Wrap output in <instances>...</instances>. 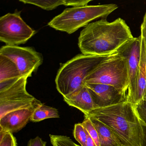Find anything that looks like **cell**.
<instances>
[{
  "label": "cell",
  "instance_id": "cell-12",
  "mask_svg": "<svg viewBox=\"0 0 146 146\" xmlns=\"http://www.w3.org/2000/svg\"><path fill=\"white\" fill-rule=\"evenodd\" d=\"M64 100L69 106L79 109L84 115L94 109L93 99L85 85L76 93L64 97Z\"/></svg>",
  "mask_w": 146,
  "mask_h": 146
},
{
  "label": "cell",
  "instance_id": "cell-6",
  "mask_svg": "<svg viewBox=\"0 0 146 146\" xmlns=\"http://www.w3.org/2000/svg\"><path fill=\"white\" fill-rule=\"evenodd\" d=\"M27 79L22 77L0 88V118L11 112L29 108L39 101L26 90Z\"/></svg>",
  "mask_w": 146,
  "mask_h": 146
},
{
  "label": "cell",
  "instance_id": "cell-26",
  "mask_svg": "<svg viewBox=\"0 0 146 146\" xmlns=\"http://www.w3.org/2000/svg\"><path fill=\"white\" fill-rule=\"evenodd\" d=\"M87 135V142H86V146H97L95 143L94 141L91 138V137L89 135L88 131L86 130Z\"/></svg>",
  "mask_w": 146,
  "mask_h": 146
},
{
  "label": "cell",
  "instance_id": "cell-13",
  "mask_svg": "<svg viewBox=\"0 0 146 146\" xmlns=\"http://www.w3.org/2000/svg\"><path fill=\"white\" fill-rule=\"evenodd\" d=\"M146 95V48L144 40L141 37L140 64L137 76V89L134 108L144 100Z\"/></svg>",
  "mask_w": 146,
  "mask_h": 146
},
{
  "label": "cell",
  "instance_id": "cell-2",
  "mask_svg": "<svg viewBox=\"0 0 146 146\" xmlns=\"http://www.w3.org/2000/svg\"><path fill=\"white\" fill-rule=\"evenodd\" d=\"M84 117L94 118L103 123L121 146H141L143 133L141 121L134 107L127 100L94 109Z\"/></svg>",
  "mask_w": 146,
  "mask_h": 146
},
{
  "label": "cell",
  "instance_id": "cell-24",
  "mask_svg": "<svg viewBox=\"0 0 146 146\" xmlns=\"http://www.w3.org/2000/svg\"><path fill=\"white\" fill-rule=\"evenodd\" d=\"M141 36L143 39L146 48V12L143 17V21L141 25Z\"/></svg>",
  "mask_w": 146,
  "mask_h": 146
},
{
  "label": "cell",
  "instance_id": "cell-11",
  "mask_svg": "<svg viewBox=\"0 0 146 146\" xmlns=\"http://www.w3.org/2000/svg\"><path fill=\"white\" fill-rule=\"evenodd\" d=\"M42 103L39 101L35 105L28 108L19 109L8 113L0 118V130L18 132L31 120L35 110Z\"/></svg>",
  "mask_w": 146,
  "mask_h": 146
},
{
  "label": "cell",
  "instance_id": "cell-3",
  "mask_svg": "<svg viewBox=\"0 0 146 146\" xmlns=\"http://www.w3.org/2000/svg\"><path fill=\"white\" fill-rule=\"evenodd\" d=\"M108 56L81 54L63 64L55 79L58 91L64 97L78 91L85 85L87 77Z\"/></svg>",
  "mask_w": 146,
  "mask_h": 146
},
{
  "label": "cell",
  "instance_id": "cell-15",
  "mask_svg": "<svg viewBox=\"0 0 146 146\" xmlns=\"http://www.w3.org/2000/svg\"><path fill=\"white\" fill-rule=\"evenodd\" d=\"M24 4H31L36 6L46 11H51L59 6H70L73 7L88 5L91 0H57V1H38V0H20Z\"/></svg>",
  "mask_w": 146,
  "mask_h": 146
},
{
  "label": "cell",
  "instance_id": "cell-9",
  "mask_svg": "<svg viewBox=\"0 0 146 146\" xmlns=\"http://www.w3.org/2000/svg\"><path fill=\"white\" fill-rule=\"evenodd\" d=\"M141 35L134 37L122 46L117 52L127 58L128 60L129 85L126 100L134 107L137 89V76L141 55Z\"/></svg>",
  "mask_w": 146,
  "mask_h": 146
},
{
  "label": "cell",
  "instance_id": "cell-18",
  "mask_svg": "<svg viewBox=\"0 0 146 146\" xmlns=\"http://www.w3.org/2000/svg\"><path fill=\"white\" fill-rule=\"evenodd\" d=\"M73 136L74 138L79 142L81 146H86L87 132L82 123H77L75 125Z\"/></svg>",
  "mask_w": 146,
  "mask_h": 146
},
{
  "label": "cell",
  "instance_id": "cell-19",
  "mask_svg": "<svg viewBox=\"0 0 146 146\" xmlns=\"http://www.w3.org/2000/svg\"><path fill=\"white\" fill-rule=\"evenodd\" d=\"M82 124L88 131L89 135L94 141L96 146H100L98 132L90 119L88 117H84V120Z\"/></svg>",
  "mask_w": 146,
  "mask_h": 146
},
{
  "label": "cell",
  "instance_id": "cell-7",
  "mask_svg": "<svg viewBox=\"0 0 146 146\" xmlns=\"http://www.w3.org/2000/svg\"><path fill=\"white\" fill-rule=\"evenodd\" d=\"M20 16V12L9 13L0 18V40L7 46L26 43L35 34Z\"/></svg>",
  "mask_w": 146,
  "mask_h": 146
},
{
  "label": "cell",
  "instance_id": "cell-4",
  "mask_svg": "<svg viewBox=\"0 0 146 146\" xmlns=\"http://www.w3.org/2000/svg\"><path fill=\"white\" fill-rule=\"evenodd\" d=\"M118 8V6L113 4L67 8L54 18L48 25L56 30L71 34L95 19H106Z\"/></svg>",
  "mask_w": 146,
  "mask_h": 146
},
{
  "label": "cell",
  "instance_id": "cell-23",
  "mask_svg": "<svg viewBox=\"0 0 146 146\" xmlns=\"http://www.w3.org/2000/svg\"><path fill=\"white\" fill-rule=\"evenodd\" d=\"M46 142L44 141L39 136L35 138L31 139L28 142L27 146H46Z\"/></svg>",
  "mask_w": 146,
  "mask_h": 146
},
{
  "label": "cell",
  "instance_id": "cell-20",
  "mask_svg": "<svg viewBox=\"0 0 146 146\" xmlns=\"http://www.w3.org/2000/svg\"><path fill=\"white\" fill-rule=\"evenodd\" d=\"M0 146H17V140L12 133L0 130Z\"/></svg>",
  "mask_w": 146,
  "mask_h": 146
},
{
  "label": "cell",
  "instance_id": "cell-14",
  "mask_svg": "<svg viewBox=\"0 0 146 146\" xmlns=\"http://www.w3.org/2000/svg\"><path fill=\"white\" fill-rule=\"evenodd\" d=\"M20 77L16 64L7 57L0 54V84L10 83Z\"/></svg>",
  "mask_w": 146,
  "mask_h": 146
},
{
  "label": "cell",
  "instance_id": "cell-25",
  "mask_svg": "<svg viewBox=\"0 0 146 146\" xmlns=\"http://www.w3.org/2000/svg\"><path fill=\"white\" fill-rule=\"evenodd\" d=\"M141 123L142 127L143 133V136L141 143V146H146V125L141 121Z\"/></svg>",
  "mask_w": 146,
  "mask_h": 146
},
{
  "label": "cell",
  "instance_id": "cell-1",
  "mask_svg": "<svg viewBox=\"0 0 146 146\" xmlns=\"http://www.w3.org/2000/svg\"><path fill=\"white\" fill-rule=\"evenodd\" d=\"M133 38L129 27L122 19L112 22L101 19L85 26L78 37V45L83 54L107 56Z\"/></svg>",
  "mask_w": 146,
  "mask_h": 146
},
{
  "label": "cell",
  "instance_id": "cell-10",
  "mask_svg": "<svg viewBox=\"0 0 146 146\" xmlns=\"http://www.w3.org/2000/svg\"><path fill=\"white\" fill-rule=\"evenodd\" d=\"M94 102V109L116 105L126 100L127 93L113 86L101 84L85 83Z\"/></svg>",
  "mask_w": 146,
  "mask_h": 146
},
{
  "label": "cell",
  "instance_id": "cell-16",
  "mask_svg": "<svg viewBox=\"0 0 146 146\" xmlns=\"http://www.w3.org/2000/svg\"><path fill=\"white\" fill-rule=\"evenodd\" d=\"M87 117L90 119L98 132L100 146H121L112 132L105 124L96 119Z\"/></svg>",
  "mask_w": 146,
  "mask_h": 146
},
{
  "label": "cell",
  "instance_id": "cell-22",
  "mask_svg": "<svg viewBox=\"0 0 146 146\" xmlns=\"http://www.w3.org/2000/svg\"><path fill=\"white\" fill-rule=\"evenodd\" d=\"M134 108L140 121L146 125V100L142 101Z\"/></svg>",
  "mask_w": 146,
  "mask_h": 146
},
{
  "label": "cell",
  "instance_id": "cell-17",
  "mask_svg": "<svg viewBox=\"0 0 146 146\" xmlns=\"http://www.w3.org/2000/svg\"><path fill=\"white\" fill-rule=\"evenodd\" d=\"M59 117L58 111L56 108L42 104L35 110L31 119V121L33 122H39L47 119Z\"/></svg>",
  "mask_w": 146,
  "mask_h": 146
},
{
  "label": "cell",
  "instance_id": "cell-21",
  "mask_svg": "<svg viewBox=\"0 0 146 146\" xmlns=\"http://www.w3.org/2000/svg\"><path fill=\"white\" fill-rule=\"evenodd\" d=\"M53 146H80L76 144L70 137L64 135H58L53 141Z\"/></svg>",
  "mask_w": 146,
  "mask_h": 146
},
{
  "label": "cell",
  "instance_id": "cell-27",
  "mask_svg": "<svg viewBox=\"0 0 146 146\" xmlns=\"http://www.w3.org/2000/svg\"><path fill=\"white\" fill-rule=\"evenodd\" d=\"M144 100H146V95L145 96V97H144Z\"/></svg>",
  "mask_w": 146,
  "mask_h": 146
},
{
  "label": "cell",
  "instance_id": "cell-5",
  "mask_svg": "<svg viewBox=\"0 0 146 146\" xmlns=\"http://www.w3.org/2000/svg\"><path fill=\"white\" fill-rule=\"evenodd\" d=\"M84 82L110 85L127 93L129 85L127 58L117 52L108 55L87 77Z\"/></svg>",
  "mask_w": 146,
  "mask_h": 146
},
{
  "label": "cell",
  "instance_id": "cell-8",
  "mask_svg": "<svg viewBox=\"0 0 146 146\" xmlns=\"http://www.w3.org/2000/svg\"><path fill=\"white\" fill-rule=\"evenodd\" d=\"M0 54L12 60L18 68L21 77L29 78L37 70L43 62V57L35 49L29 47L3 46Z\"/></svg>",
  "mask_w": 146,
  "mask_h": 146
}]
</instances>
